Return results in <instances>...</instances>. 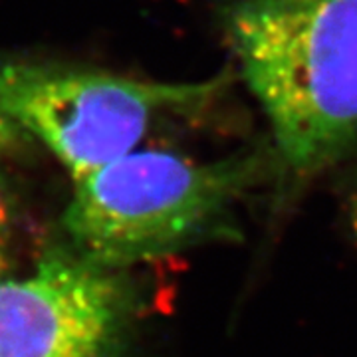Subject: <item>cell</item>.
I'll return each mask as SVG.
<instances>
[{
    "label": "cell",
    "instance_id": "cell-1",
    "mask_svg": "<svg viewBox=\"0 0 357 357\" xmlns=\"http://www.w3.org/2000/svg\"><path fill=\"white\" fill-rule=\"evenodd\" d=\"M222 14L284 163L340 159L357 139V0H227Z\"/></svg>",
    "mask_w": 357,
    "mask_h": 357
},
{
    "label": "cell",
    "instance_id": "cell-2",
    "mask_svg": "<svg viewBox=\"0 0 357 357\" xmlns=\"http://www.w3.org/2000/svg\"><path fill=\"white\" fill-rule=\"evenodd\" d=\"M256 169L255 157L133 149L74 181L62 218L72 252L109 270L171 255L218 229Z\"/></svg>",
    "mask_w": 357,
    "mask_h": 357
},
{
    "label": "cell",
    "instance_id": "cell-3",
    "mask_svg": "<svg viewBox=\"0 0 357 357\" xmlns=\"http://www.w3.org/2000/svg\"><path fill=\"white\" fill-rule=\"evenodd\" d=\"M218 82L169 84L84 66L0 60V115L34 135L74 181L128 155L157 114L206 100Z\"/></svg>",
    "mask_w": 357,
    "mask_h": 357
},
{
    "label": "cell",
    "instance_id": "cell-4",
    "mask_svg": "<svg viewBox=\"0 0 357 357\" xmlns=\"http://www.w3.org/2000/svg\"><path fill=\"white\" fill-rule=\"evenodd\" d=\"M129 314L115 270L52 252L24 280H0V357H119Z\"/></svg>",
    "mask_w": 357,
    "mask_h": 357
},
{
    "label": "cell",
    "instance_id": "cell-5",
    "mask_svg": "<svg viewBox=\"0 0 357 357\" xmlns=\"http://www.w3.org/2000/svg\"><path fill=\"white\" fill-rule=\"evenodd\" d=\"M8 243H10V201L4 178L0 175V280L8 268Z\"/></svg>",
    "mask_w": 357,
    "mask_h": 357
},
{
    "label": "cell",
    "instance_id": "cell-6",
    "mask_svg": "<svg viewBox=\"0 0 357 357\" xmlns=\"http://www.w3.org/2000/svg\"><path fill=\"white\" fill-rule=\"evenodd\" d=\"M22 135H24V133L16 128L13 121L4 119V117L0 115V153L13 149L18 143H22Z\"/></svg>",
    "mask_w": 357,
    "mask_h": 357
}]
</instances>
